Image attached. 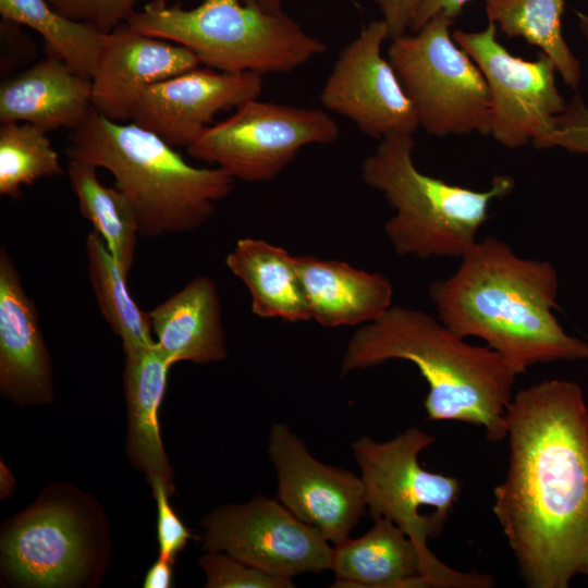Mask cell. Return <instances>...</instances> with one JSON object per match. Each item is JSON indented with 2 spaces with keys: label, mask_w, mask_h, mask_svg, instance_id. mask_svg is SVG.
I'll return each instance as SVG.
<instances>
[{
  "label": "cell",
  "mask_w": 588,
  "mask_h": 588,
  "mask_svg": "<svg viewBox=\"0 0 588 588\" xmlns=\"http://www.w3.org/2000/svg\"><path fill=\"white\" fill-rule=\"evenodd\" d=\"M510 455L492 510L530 588L588 577V405L577 382L543 380L506 409Z\"/></svg>",
  "instance_id": "cell-1"
},
{
  "label": "cell",
  "mask_w": 588,
  "mask_h": 588,
  "mask_svg": "<svg viewBox=\"0 0 588 588\" xmlns=\"http://www.w3.org/2000/svg\"><path fill=\"white\" fill-rule=\"evenodd\" d=\"M558 291L550 261L519 257L490 235L452 275L432 282L429 295L443 324L481 339L520 375L538 364L588 359V342L566 333L553 314Z\"/></svg>",
  "instance_id": "cell-2"
},
{
  "label": "cell",
  "mask_w": 588,
  "mask_h": 588,
  "mask_svg": "<svg viewBox=\"0 0 588 588\" xmlns=\"http://www.w3.org/2000/svg\"><path fill=\"white\" fill-rule=\"evenodd\" d=\"M392 359L413 363L426 380L428 419L481 427L490 442L506 438V409L518 373L500 353L467 343L422 310L391 306L351 336L341 376Z\"/></svg>",
  "instance_id": "cell-3"
},
{
  "label": "cell",
  "mask_w": 588,
  "mask_h": 588,
  "mask_svg": "<svg viewBox=\"0 0 588 588\" xmlns=\"http://www.w3.org/2000/svg\"><path fill=\"white\" fill-rule=\"evenodd\" d=\"M70 160L109 171L130 200L139 235L149 238L194 231L216 213L234 188L219 168H198L157 134L135 124L113 122L94 108L68 137Z\"/></svg>",
  "instance_id": "cell-4"
},
{
  "label": "cell",
  "mask_w": 588,
  "mask_h": 588,
  "mask_svg": "<svg viewBox=\"0 0 588 588\" xmlns=\"http://www.w3.org/2000/svg\"><path fill=\"white\" fill-rule=\"evenodd\" d=\"M414 148L413 135L394 134L362 162L363 181L394 210L384 233L399 256L461 258L478 241L490 204L510 195L515 181L495 175L483 192L450 184L419 171Z\"/></svg>",
  "instance_id": "cell-5"
},
{
  "label": "cell",
  "mask_w": 588,
  "mask_h": 588,
  "mask_svg": "<svg viewBox=\"0 0 588 588\" xmlns=\"http://www.w3.org/2000/svg\"><path fill=\"white\" fill-rule=\"evenodd\" d=\"M150 0L126 21L137 33L177 44L222 72H291L326 51L284 12L267 13L244 0H201L193 9Z\"/></svg>",
  "instance_id": "cell-6"
},
{
  "label": "cell",
  "mask_w": 588,
  "mask_h": 588,
  "mask_svg": "<svg viewBox=\"0 0 588 588\" xmlns=\"http://www.w3.org/2000/svg\"><path fill=\"white\" fill-rule=\"evenodd\" d=\"M434 441L433 434L409 427L389 441L363 436L351 444L360 469L367 511L373 520L393 522L416 544L432 588L491 587L490 575L456 571L428 547V538L442 532L462 490L457 478L420 465L419 454Z\"/></svg>",
  "instance_id": "cell-7"
},
{
  "label": "cell",
  "mask_w": 588,
  "mask_h": 588,
  "mask_svg": "<svg viewBox=\"0 0 588 588\" xmlns=\"http://www.w3.org/2000/svg\"><path fill=\"white\" fill-rule=\"evenodd\" d=\"M73 489L50 488L7 522L1 573L12 585L73 588L101 574L108 537L99 510Z\"/></svg>",
  "instance_id": "cell-8"
},
{
  "label": "cell",
  "mask_w": 588,
  "mask_h": 588,
  "mask_svg": "<svg viewBox=\"0 0 588 588\" xmlns=\"http://www.w3.org/2000/svg\"><path fill=\"white\" fill-rule=\"evenodd\" d=\"M452 19L437 14L391 39L388 60L429 135L491 133L490 94L474 60L454 41Z\"/></svg>",
  "instance_id": "cell-9"
},
{
  "label": "cell",
  "mask_w": 588,
  "mask_h": 588,
  "mask_svg": "<svg viewBox=\"0 0 588 588\" xmlns=\"http://www.w3.org/2000/svg\"><path fill=\"white\" fill-rule=\"evenodd\" d=\"M339 135L338 123L320 109L255 98L237 106L228 119L208 126L186 150L234 180L271 182L302 148L331 144Z\"/></svg>",
  "instance_id": "cell-10"
},
{
  "label": "cell",
  "mask_w": 588,
  "mask_h": 588,
  "mask_svg": "<svg viewBox=\"0 0 588 588\" xmlns=\"http://www.w3.org/2000/svg\"><path fill=\"white\" fill-rule=\"evenodd\" d=\"M492 23L479 32L455 30L454 41L477 64L490 94L491 133L515 149L546 136L567 103L560 94L556 70L542 51L534 61L512 54L497 38Z\"/></svg>",
  "instance_id": "cell-11"
},
{
  "label": "cell",
  "mask_w": 588,
  "mask_h": 588,
  "mask_svg": "<svg viewBox=\"0 0 588 588\" xmlns=\"http://www.w3.org/2000/svg\"><path fill=\"white\" fill-rule=\"evenodd\" d=\"M204 549L224 552L267 573L293 578L331 568L333 547L277 499L255 495L216 507L201 522Z\"/></svg>",
  "instance_id": "cell-12"
},
{
  "label": "cell",
  "mask_w": 588,
  "mask_h": 588,
  "mask_svg": "<svg viewBox=\"0 0 588 588\" xmlns=\"http://www.w3.org/2000/svg\"><path fill=\"white\" fill-rule=\"evenodd\" d=\"M389 39L383 20L372 21L339 53L321 93L322 106L353 122L367 136L414 135L415 109L381 45Z\"/></svg>",
  "instance_id": "cell-13"
},
{
  "label": "cell",
  "mask_w": 588,
  "mask_h": 588,
  "mask_svg": "<svg viewBox=\"0 0 588 588\" xmlns=\"http://www.w3.org/2000/svg\"><path fill=\"white\" fill-rule=\"evenodd\" d=\"M268 456L278 478L277 500L333 546L348 538L367 512L360 476L316 460L283 422L271 426Z\"/></svg>",
  "instance_id": "cell-14"
},
{
  "label": "cell",
  "mask_w": 588,
  "mask_h": 588,
  "mask_svg": "<svg viewBox=\"0 0 588 588\" xmlns=\"http://www.w3.org/2000/svg\"><path fill=\"white\" fill-rule=\"evenodd\" d=\"M262 75L194 68L148 87L132 122L157 134L171 147L187 148L221 111L258 98Z\"/></svg>",
  "instance_id": "cell-15"
},
{
  "label": "cell",
  "mask_w": 588,
  "mask_h": 588,
  "mask_svg": "<svg viewBox=\"0 0 588 588\" xmlns=\"http://www.w3.org/2000/svg\"><path fill=\"white\" fill-rule=\"evenodd\" d=\"M199 65L186 48L137 33L124 22L103 35L90 77L91 106L110 121H132L148 87Z\"/></svg>",
  "instance_id": "cell-16"
},
{
  "label": "cell",
  "mask_w": 588,
  "mask_h": 588,
  "mask_svg": "<svg viewBox=\"0 0 588 588\" xmlns=\"http://www.w3.org/2000/svg\"><path fill=\"white\" fill-rule=\"evenodd\" d=\"M0 392L19 407L48 404L56 393L38 310L3 246L0 248Z\"/></svg>",
  "instance_id": "cell-17"
},
{
  "label": "cell",
  "mask_w": 588,
  "mask_h": 588,
  "mask_svg": "<svg viewBox=\"0 0 588 588\" xmlns=\"http://www.w3.org/2000/svg\"><path fill=\"white\" fill-rule=\"evenodd\" d=\"M91 109L90 78L52 54L0 86L1 122L30 123L46 132L72 131Z\"/></svg>",
  "instance_id": "cell-18"
},
{
  "label": "cell",
  "mask_w": 588,
  "mask_h": 588,
  "mask_svg": "<svg viewBox=\"0 0 588 588\" xmlns=\"http://www.w3.org/2000/svg\"><path fill=\"white\" fill-rule=\"evenodd\" d=\"M156 346L173 366L210 364L228 356L216 282L198 275L148 311Z\"/></svg>",
  "instance_id": "cell-19"
},
{
  "label": "cell",
  "mask_w": 588,
  "mask_h": 588,
  "mask_svg": "<svg viewBox=\"0 0 588 588\" xmlns=\"http://www.w3.org/2000/svg\"><path fill=\"white\" fill-rule=\"evenodd\" d=\"M295 261L311 320L322 327L366 324L392 306L393 285L383 274L310 255Z\"/></svg>",
  "instance_id": "cell-20"
},
{
  "label": "cell",
  "mask_w": 588,
  "mask_h": 588,
  "mask_svg": "<svg viewBox=\"0 0 588 588\" xmlns=\"http://www.w3.org/2000/svg\"><path fill=\"white\" fill-rule=\"evenodd\" d=\"M124 353L126 456L137 470L146 475L149 483L160 480L171 494L174 491L173 470L161 440L158 411L172 365L156 344Z\"/></svg>",
  "instance_id": "cell-21"
},
{
  "label": "cell",
  "mask_w": 588,
  "mask_h": 588,
  "mask_svg": "<svg viewBox=\"0 0 588 588\" xmlns=\"http://www.w3.org/2000/svg\"><path fill=\"white\" fill-rule=\"evenodd\" d=\"M331 587L428 588V571L416 544L393 522L380 518L362 537L333 546Z\"/></svg>",
  "instance_id": "cell-22"
},
{
  "label": "cell",
  "mask_w": 588,
  "mask_h": 588,
  "mask_svg": "<svg viewBox=\"0 0 588 588\" xmlns=\"http://www.w3.org/2000/svg\"><path fill=\"white\" fill-rule=\"evenodd\" d=\"M230 272L246 286L252 311L287 322L311 320L295 256L260 238H240L225 257Z\"/></svg>",
  "instance_id": "cell-23"
},
{
  "label": "cell",
  "mask_w": 588,
  "mask_h": 588,
  "mask_svg": "<svg viewBox=\"0 0 588 588\" xmlns=\"http://www.w3.org/2000/svg\"><path fill=\"white\" fill-rule=\"evenodd\" d=\"M564 4L565 0H485V11L498 30L538 47L552 60L563 82L577 88L580 63L562 35Z\"/></svg>",
  "instance_id": "cell-24"
},
{
  "label": "cell",
  "mask_w": 588,
  "mask_h": 588,
  "mask_svg": "<svg viewBox=\"0 0 588 588\" xmlns=\"http://www.w3.org/2000/svg\"><path fill=\"white\" fill-rule=\"evenodd\" d=\"M94 166L70 160L68 174L83 218L88 220L128 275L135 259L139 229L134 209L115 186L103 185Z\"/></svg>",
  "instance_id": "cell-25"
},
{
  "label": "cell",
  "mask_w": 588,
  "mask_h": 588,
  "mask_svg": "<svg viewBox=\"0 0 588 588\" xmlns=\"http://www.w3.org/2000/svg\"><path fill=\"white\" fill-rule=\"evenodd\" d=\"M87 273L100 313L124 351L155 344L148 311L131 296L127 275L94 230L85 242Z\"/></svg>",
  "instance_id": "cell-26"
},
{
  "label": "cell",
  "mask_w": 588,
  "mask_h": 588,
  "mask_svg": "<svg viewBox=\"0 0 588 588\" xmlns=\"http://www.w3.org/2000/svg\"><path fill=\"white\" fill-rule=\"evenodd\" d=\"M0 14L37 32L45 41L47 54L62 59L81 75L91 77L105 35L94 25L65 17L48 0H0Z\"/></svg>",
  "instance_id": "cell-27"
},
{
  "label": "cell",
  "mask_w": 588,
  "mask_h": 588,
  "mask_svg": "<svg viewBox=\"0 0 588 588\" xmlns=\"http://www.w3.org/2000/svg\"><path fill=\"white\" fill-rule=\"evenodd\" d=\"M47 132L25 122H1L0 194L12 200L24 186L61 175L63 168Z\"/></svg>",
  "instance_id": "cell-28"
},
{
  "label": "cell",
  "mask_w": 588,
  "mask_h": 588,
  "mask_svg": "<svg viewBox=\"0 0 588 588\" xmlns=\"http://www.w3.org/2000/svg\"><path fill=\"white\" fill-rule=\"evenodd\" d=\"M198 564L205 572L207 588L294 587L290 577L267 573L220 551H206Z\"/></svg>",
  "instance_id": "cell-29"
},
{
  "label": "cell",
  "mask_w": 588,
  "mask_h": 588,
  "mask_svg": "<svg viewBox=\"0 0 588 588\" xmlns=\"http://www.w3.org/2000/svg\"><path fill=\"white\" fill-rule=\"evenodd\" d=\"M576 16L583 35L588 39V13L576 11ZM532 145L537 149L561 147L588 156V106L579 95L574 96L555 118L552 130Z\"/></svg>",
  "instance_id": "cell-30"
},
{
  "label": "cell",
  "mask_w": 588,
  "mask_h": 588,
  "mask_svg": "<svg viewBox=\"0 0 588 588\" xmlns=\"http://www.w3.org/2000/svg\"><path fill=\"white\" fill-rule=\"evenodd\" d=\"M52 8L76 22L94 25L109 34L136 11L138 0H48Z\"/></svg>",
  "instance_id": "cell-31"
},
{
  "label": "cell",
  "mask_w": 588,
  "mask_h": 588,
  "mask_svg": "<svg viewBox=\"0 0 588 588\" xmlns=\"http://www.w3.org/2000/svg\"><path fill=\"white\" fill-rule=\"evenodd\" d=\"M150 486L157 503L159 556L174 562L177 553L185 548L191 538V532L171 506L169 502L170 492L163 482L154 480Z\"/></svg>",
  "instance_id": "cell-32"
},
{
  "label": "cell",
  "mask_w": 588,
  "mask_h": 588,
  "mask_svg": "<svg viewBox=\"0 0 588 588\" xmlns=\"http://www.w3.org/2000/svg\"><path fill=\"white\" fill-rule=\"evenodd\" d=\"M22 26L12 20L1 19L0 21L2 75H8L19 64L32 60L35 54V44Z\"/></svg>",
  "instance_id": "cell-33"
},
{
  "label": "cell",
  "mask_w": 588,
  "mask_h": 588,
  "mask_svg": "<svg viewBox=\"0 0 588 588\" xmlns=\"http://www.w3.org/2000/svg\"><path fill=\"white\" fill-rule=\"evenodd\" d=\"M426 0H375L388 27L389 39L409 30L412 22Z\"/></svg>",
  "instance_id": "cell-34"
},
{
  "label": "cell",
  "mask_w": 588,
  "mask_h": 588,
  "mask_svg": "<svg viewBox=\"0 0 588 588\" xmlns=\"http://www.w3.org/2000/svg\"><path fill=\"white\" fill-rule=\"evenodd\" d=\"M469 1L471 0H426L418 9L409 30L417 32L437 14H443L454 20Z\"/></svg>",
  "instance_id": "cell-35"
},
{
  "label": "cell",
  "mask_w": 588,
  "mask_h": 588,
  "mask_svg": "<svg viewBox=\"0 0 588 588\" xmlns=\"http://www.w3.org/2000/svg\"><path fill=\"white\" fill-rule=\"evenodd\" d=\"M172 561L159 559L147 571L143 587L145 588H169L172 586Z\"/></svg>",
  "instance_id": "cell-36"
},
{
  "label": "cell",
  "mask_w": 588,
  "mask_h": 588,
  "mask_svg": "<svg viewBox=\"0 0 588 588\" xmlns=\"http://www.w3.org/2000/svg\"><path fill=\"white\" fill-rule=\"evenodd\" d=\"M15 489V479L10 469L0 463V497L1 499H8L13 495Z\"/></svg>",
  "instance_id": "cell-37"
},
{
  "label": "cell",
  "mask_w": 588,
  "mask_h": 588,
  "mask_svg": "<svg viewBox=\"0 0 588 588\" xmlns=\"http://www.w3.org/2000/svg\"><path fill=\"white\" fill-rule=\"evenodd\" d=\"M252 3L267 13H280L282 11V0H244ZM355 3V0H348Z\"/></svg>",
  "instance_id": "cell-38"
}]
</instances>
